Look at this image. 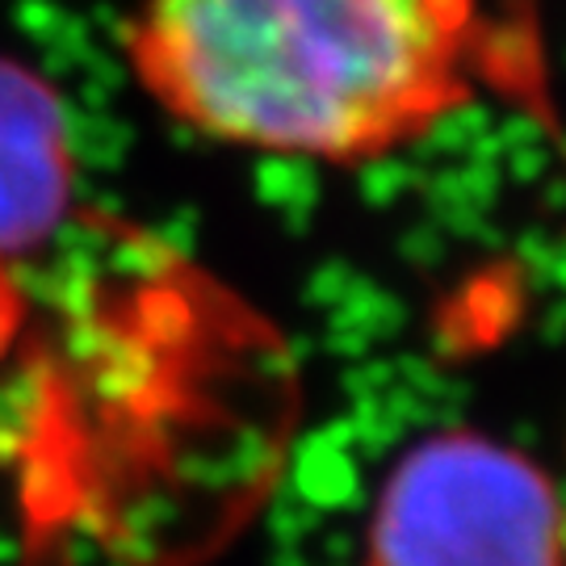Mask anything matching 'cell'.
Masks as SVG:
<instances>
[{"label": "cell", "instance_id": "3957f363", "mask_svg": "<svg viewBox=\"0 0 566 566\" xmlns=\"http://www.w3.org/2000/svg\"><path fill=\"white\" fill-rule=\"evenodd\" d=\"M25 327H30V294L0 248V369L13 361V353L25 340Z\"/></svg>", "mask_w": 566, "mask_h": 566}, {"label": "cell", "instance_id": "6da1fadb", "mask_svg": "<svg viewBox=\"0 0 566 566\" xmlns=\"http://www.w3.org/2000/svg\"><path fill=\"white\" fill-rule=\"evenodd\" d=\"M122 55L168 122L319 164L382 160L483 97L549 105L525 0H135Z\"/></svg>", "mask_w": 566, "mask_h": 566}, {"label": "cell", "instance_id": "7a4b0ae2", "mask_svg": "<svg viewBox=\"0 0 566 566\" xmlns=\"http://www.w3.org/2000/svg\"><path fill=\"white\" fill-rule=\"evenodd\" d=\"M365 566H566L563 495L495 437H428L386 474Z\"/></svg>", "mask_w": 566, "mask_h": 566}]
</instances>
